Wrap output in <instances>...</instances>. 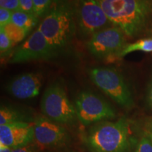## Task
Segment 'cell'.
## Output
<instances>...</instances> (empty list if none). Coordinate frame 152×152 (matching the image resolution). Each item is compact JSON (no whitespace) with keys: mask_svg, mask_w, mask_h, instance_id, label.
I'll list each match as a JSON object with an SVG mask.
<instances>
[{"mask_svg":"<svg viewBox=\"0 0 152 152\" xmlns=\"http://www.w3.org/2000/svg\"><path fill=\"white\" fill-rule=\"evenodd\" d=\"M142 51L144 52H152V39H140L135 42L127 45L117 56L123 57L131 52Z\"/></svg>","mask_w":152,"mask_h":152,"instance_id":"16","label":"cell"},{"mask_svg":"<svg viewBox=\"0 0 152 152\" xmlns=\"http://www.w3.org/2000/svg\"><path fill=\"white\" fill-rule=\"evenodd\" d=\"M75 108L77 119L85 126L116 117L115 111L107 102L89 91H83L77 95Z\"/></svg>","mask_w":152,"mask_h":152,"instance_id":"6","label":"cell"},{"mask_svg":"<svg viewBox=\"0 0 152 152\" xmlns=\"http://www.w3.org/2000/svg\"><path fill=\"white\" fill-rule=\"evenodd\" d=\"M20 11L34 14L33 13V0H19Z\"/></svg>","mask_w":152,"mask_h":152,"instance_id":"22","label":"cell"},{"mask_svg":"<svg viewBox=\"0 0 152 152\" xmlns=\"http://www.w3.org/2000/svg\"><path fill=\"white\" fill-rule=\"evenodd\" d=\"M77 23L83 36H92L112 25L97 0H79Z\"/></svg>","mask_w":152,"mask_h":152,"instance_id":"7","label":"cell"},{"mask_svg":"<svg viewBox=\"0 0 152 152\" xmlns=\"http://www.w3.org/2000/svg\"><path fill=\"white\" fill-rule=\"evenodd\" d=\"M0 8L8 9L13 12L20 11L19 0H0Z\"/></svg>","mask_w":152,"mask_h":152,"instance_id":"20","label":"cell"},{"mask_svg":"<svg viewBox=\"0 0 152 152\" xmlns=\"http://www.w3.org/2000/svg\"><path fill=\"white\" fill-rule=\"evenodd\" d=\"M135 152H152V139L149 136H144L138 142Z\"/></svg>","mask_w":152,"mask_h":152,"instance_id":"18","label":"cell"},{"mask_svg":"<svg viewBox=\"0 0 152 152\" xmlns=\"http://www.w3.org/2000/svg\"><path fill=\"white\" fill-rule=\"evenodd\" d=\"M146 100H147V105L149 106L150 109H152V77L151 81H150L149 86L147 88V97H146Z\"/></svg>","mask_w":152,"mask_h":152,"instance_id":"24","label":"cell"},{"mask_svg":"<svg viewBox=\"0 0 152 152\" xmlns=\"http://www.w3.org/2000/svg\"><path fill=\"white\" fill-rule=\"evenodd\" d=\"M57 52L71 42L75 26L69 7L61 5L47 13L37 28Z\"/></svg>","mask_w":152,"mask_h":152,"instance_id":"3","label":"cell"},{"mask_svg":"<svg viewBox=\"0 0 152 152\" xmlns=\"http://www.w3.org/2000/svg\"><path fill=\"white\" fill-rule=\"evenodd\" d=\"M28 118L23 114L9 106H1L0 109V125L11 123L28 122ZM29 123V122H28Z\"/></svg>","mask_w":152,"mask_h":152,"instance_id":"14","label":"cell"},{"mask_svg":"<svg viewBox=\"0 0 152 152\" xmlns=\"http://www.w3.org/2000/svg\"><path fill=\"white\" fill-rule=\"evenodd\" d=\"M12 152H37V146L29 144L28 145L12 149Z\"/></svg>","mask_w":152,"mask_h":152,"instance_id":"23","label":"cell"},{"mask_svg":"<svg viewBox=\"0 0 152 152\" xmlns=\"http://www.w3.org/2000/svg\"><path fill=\"white\" fill-rule=\"evenodd\" d=\"M125 34L116 26L104 28L91 36L87 43V49L99 58L118 55L126 46Z\"/></svg>","mask_w":152,"mask_h":152,"instance_id":"8","label":"cell"},{"mask_svg":"<svg viewBox=\"0 0 152 152\" xmlns=\"http://www.w3.org/2000/svg\"><path fill=\"white\" fill-rule=\"evenodd\" d=\"M147 130L148 134H152V121H149L147 125Z\"/></svg>","mask_w":152,"mask_h":152,"instance_id":"26","label":"cell"},{"mask_svg":"<svg viewBox=\"0 0 152 152\" xmlns=\"http://www.w3.org/2000/svg\"><path fill=\"white\" fill-rule=\"evenodd\" d=\"M149 136L152 139V134H149Z\"/></svg>","mask_w":152,"mask_h":152,"instance_id":"27","label":"cell"},{"mask_svg":"<svg viewBox=\"0 0 152 152\" xmlns=\"http://www.w3.org/2000/svg\"><path fill=\"white\" fill-rule=\"evenodd\" d=\"M97 1L112 25L130 37L143 31L152 10L149 0Z\"/></svg>","mask_w":152,"mask_h":152,"instance_id":"1","label":"cell"},{"mask_svg":"<svg viewBox=\"0 0 152 152\" xmlns=\"http://www.w3.org/2000/svg\"><path fill=\"white\" fill-rule=\"evenodd\" d=\"M12 14L13 11L4 8H0V28H2L6 25L11 22Z\"/></svg>","mask_w":152,"mask_h":152,"instance_id":"21","label":"cell"},{"mask_svg":"<svg viewBox=\"0 0 152 152\" xmlns=\"http://www.w3.org/2000/svg\"><path fill=\"white\" fill-rule=\"evenodd\" d=\"M40 107L45 116L59 124L71 125L77 119L75 106L58 83L47 87L42 97Z\"/></svg>","mask_w":152,"mask_h":152,"instance_id":"5","label":"cell"},{"mask_svg":"<svg viewBox=\"0 0 152 152\" xmlns=\"http://www.w3.org/2000/svg\"><path fill=\"white\" fill-rule=\"evenodd\" d=\"M12 46V43L9 38L7 37L2 29H0V51L1 56L8 52Z\"/></svg>","mask_w":152,"mask_h":152,"instance_id":"19","label":"cell"},{"mask_svg":"<svg viewBox=\"0 0 152 152\" xmlns=\"http://www.w3.org/2000/svg\"><path fill=\"white\" fill-rule=\"evenodd\" d=\"M0 152H12V149L2 144H0Z\"/></svg>","mask_w":152,"mask_h":152,"instance_id":"25","label":"cell"},{"mask_svg":"<svg viewBox=\"0 0 152 152\" xmlns=\"http://www.w3.org/2000/svg\"><path fill=\"white\" fill-rule=\"evenodd\" d=\"M42 78L40 73L22 74L9 82L7 90L11 95L19 99L33 98L39 94Z\"/></svg>","mask_w":152,"mask_h":152,"instance_id":"12","label":"cell"},{"mask_svg":"<svg viewBox=\"0 0 152 152\" xmlns=\"http://www.w3.org/2000/svg\"><path fill=\"white\" fill-rule=\"evenodd\" d=\"M39 18L34 14L24 12L22 11H14L11 17V22L19 27L24 28L29 32L37 24Z\"/></svg>","mask_w":152,"mask_h":152,"instance_id":"13","label":"cell"},{"mask_svg":"<svg viewBox=\"0 0 152 152\" xmlns=\"http://www.w3.org/2000/svg\"><path fill=\"white\" fill-rule=\"evenodd\" d=\"M53 0H33V13L38 18L47 15Z\"/></svg>","mask_w":152,"mask_h":152,"instance_id":"17","label":"cell"},{"mask_svg":"<svg viewBox=\"0 0 152 152\" xmlns=\"http://www.w3.org/2000/svg\"><path fill=\"white\" fill-rule=\"evenodd\" d=\"M34 142L41 149L59 148L70 140L67 130L47 117H38L34 121Z\"/></svg>","mask_w":152,"mask_h":152,"instance_id":"10","label":"cell"},{"mask_svg":"<svg viewBox=\"0 0 152 152\" xmlns=\"http://www.w3.org/2000/svg\"><path fill=\"white\" fill-rule=\"evenodd\" d=\"M58 52L47 41L39 30H35L13 54L11 64H20L32 61L49 59Z\"/></svg>","mask_w":152,"mask_h":152,"instance_id":"9","label":"cell"},{"mask_svg":"<svg viewBox=\"0 0 152 152\" xmlns=\"http://www.w3.org/2000/svg\"><path fill=\"white\" fill-rule=\"evenodd\" d=\"M84 142L91 152H128L130 123L125 118L102 121L89 129Z\"/></svg>","mask_w":152,"mask_h":152,"instance_id":"2","label":"cell"},{"mask_svg":"<svg viewBox=\"0 0 152 152\" xmlns=\"http://www.w3.org/2000/svg\"><path fill=\"white\" fill-rule=\"evenodd\" d=\"M90 79L101 90L125 109L134 106L132 93L123 75L113 68L95 67L89 71Z\"/></svg>","mask_w":152,"mask_h":152,"instance_id":"4","label":"cell"},{"mask_svg":"<svg viewBox=\"0 0 152 152\" xmlns=\"http://www.w3.org/2000/svg\"><path fill=\"white\" fill-rule=\"evenodd\" d=\"M34 142V123L20 122L0 125V144L15 149Z\"/></svg>","mask_w":152,"mask_h":152,"instance_id":"11","label":"cell"},{"mask_svg":"<svg viewBox=\"0 0 152 152\" xmlns=\"http://www.w3.org/2000/svg\"><path fill=\"white\" fill-rule=\"evenodd\" d=\"M0 29H2L4 30L6 35L10 39L13 46L23 40L26 35L29 33L24 28L19 27V26L13 23L12 22L9 23L8 24L6 25L4 27L0 28Z\"/></svg>","mask_w":152,"mask_h":152,"instance_id":"15","label":"cell"}]
</instances>
